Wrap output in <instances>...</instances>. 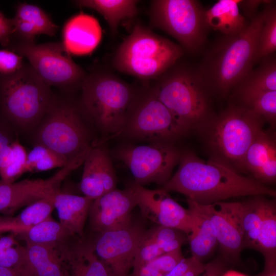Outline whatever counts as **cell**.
I'll list each match as a JSON object with an SVG mask.
<instances>
[{
    "label": "cell",
    "instance_id": "1",
    "mask_svg": "<svg viewBox=\"0 0 276 276\" xmlns=\"http://www.w3.org/2000/svg\"><path fill=\"white\" fill-rule=\"evenodd\" d=\"M175 174L163 186L203 205L247 196H275V190L255 179L239 174L218 162L200 159L191 152L181 153Z\"/></svg>",
    "mask_w": 276,
    "mask_h": 276
},
{
    "label": "cell",
    "instance_id": "2",
    "mask_svg": "<svg viewBox=\"0 0 276 276\" xmlns=\"http://www.w3.org/2000/svg\"><path fill=\"white\" fill-rule=\"evenodd\" d=\"M263 10L242 32L222 35L213 43L197 66L211 95L226 97L253 68Z\"/></svg>",
    "mask_w": 276,
    "mask_h": 276
},
{
    "label": "cell",
    "instance_id": "3",
    "mask_svg": "<svg viewBox=\"0 0 276 276\" xmlns=\"http://www.w3.org/2000/svg\"><path fill=\"white\" fill-rule=\"evenodd\" d=\"M156 79L155 95L189 130L214 117L211 94L197 67L178 61Z\"/></svg>",
    "mask_w": 276,
    "mask_h": 276
},
{
    "label": "cell",
    "instance_id": "4",
    "mask_svg": "<svg viewBox=\"0 0 276 276\" xmlns=\"http://www.w3.org/2000/svg\"><path fill=\"white\" fill-rule=\"evenodd\" d=\"M84 111L106 138L122 132L137 89L111 73L97 72L81 84Z\"/></svg>",
    "mask_w": 276,
    "mask_h": 276
},
{
    "label": "cell",
    "instance_id": "5",
    "mask_svg": "<svg viewBox=\"0 0 276 276\" xmlns=\"http://www.w3.org/2000/svg\"><path fill=\"white\" fill-rule=\"evenodd\" d=\"M182 48L137 24L121 43L113 58L120 72L142 79H156L181 58Z\"/></svg>",
    "mask_w": 276,
    "mask_h": 276
},
{
    "label": "cell",
    "instance_id": "6",
    "mask_svg": "<svg viewBox=\"0 0 276 276\" xmlns=\"http://www.w3.org/2000/svg\"><path fill=\"white\" fill-rule=\"evenodd\" d=\"M265 122L246 107L236 103L229 104L206 123L210 125L208 143L213 155L212 160L236 171L242 170L245 155Z\"/></svg>",
    "mask_w": 276,
    "mask_h": 276
},
{
    "label": "cell",
    "instance_id": "7",
    "mask_svg": "<svg viewBox=\"0 0 276 276\" xmlns=\"http://www.w3.org/2000/svg\"><path fill=\"white\" fill-rule=\"evenodd\" d=\"M48 86L31 66H25L9 75L1 76L0 105L13 124L29 129L39 124L52 97Z\"/></svg>",
    "mask_w": 276,
    "mask_h": 276
},
{
    "label": "cell",
    "instance_id": "8",
    "mask_svg": "<svg viewBox=\"0 0 276 276\" xmlns=\"http://www.w3.org/2000/svg\"><path fill=\"white\" fill-rule=\"evenodd\" d=\"M39 123L35 145L48 148L68 162L84 160L92 146L90 134L75 106L52 99Z\"/></svg>",
    "mask_w": 276,
    "mask_h": 276
},
{
    "label": "cell",
    "instance_id": "9",
    "mask_svg": "<svg viewBox=\"0 0 276 276\" xmlns=\"http://www.w3.org/2000/svg\"><path fill=\"white\" fill-rule=\"evenodd\" d=\"M205 9L196 0H154L151 3L152 26L175 38L188 53L201 51L206 43L209 30Z\"/></svg>",
    "mask_w": 276,
    "mask_h": 276
},
{
    "label": "cell",
    "instance_id": "10",
    "mask_svg": "<svg viewBox=\"0 0 276 276\" xmlns=\"http://www.w3.org/2000/svg\"><path fill=\"white\" fill-rule=\"evenodd\" d=\"M189 131L157 98L151 86L146 85L137 90L120 134L149 143H171Z\"/></svg>",
    "mask_w": 276,
    "mask_h": 276
},
{
    "label": "cell",
    "instance_id": "11",
    "mask_svg": "<svg viewBox=\"0 0 276 276\" xmlns=\"http://www.w3.org/2000/svg\"><path fill=\"white\" fill-rule=\"evenodd\" d=\"M13 51L29 61L31 67L49 86H68L81 84L86 75L71 58L62 42L36 44L20 43Z\"/></svg>",
    "mask_w": 276,
    "mask_h": 276
},
{
    "label": "cell",
    "instance_id": "12",
    "mask_svg": "<svg viewBox=\"0 0 276 276\" xmlns=\"http://www.w3.org/2000/svg\"><path fill=\"white\" fill-rule=\"evenodd\" d=\"M181 153L169 143L144 145H126L116 152V157L129 168L135 183L164 185L171 178Z\"/></svg>",
    "mask_w": 276,
    "mask_h": 276
},
{
    "label": "cell",
    "instance_id": "13",
    "mask_svg": "<svg viewBox=\"0 0 276 276\" xmlns=\"http://www.w3.org/2000/svg\"><path fill=\"white\" fill-rule=\"evenodd\" d=\"M145 230L131 223L119 229L98 233L92 241L98 258L110 276H128L137 246Z\"/></svg>",
    "mask_w": 276,
    "mask_h": 276
},
{
    "label": "cell",
    "instance_id": "14",
    "mask_svg": "<svg viewBox=\"0 0 276 276\" xmlns=\"http://www.w3.org/2000/svg\"><path fill=\"white\" fill-rule=\"evenodd\" d=\"M83 163L75 160L62 167L51 177L24 179L11 183L0 182V212L12 214L18 209L60 192L61 182Z\"/></svg>",
    "mask_w": 276,
    "mask_h": 276
},
{
    "label": "cell",
    "instance_id": "15",
    "mask_svg": "<svg viewBox=\"0 0 276 276\" xmlns=\"http://www.w3.org/2000/svg\"><path fill=\"white\" fill-rule=\"evenodd\" d=\"M201 206L212 223L224 260L237 263L244 249L241 201H219Z\"/></svg>",
    "mask_w": 276,
    "mask_h": 276
},
{
    "label": "cell",
    "instance_id": "16",
    "mask_svg": "<svg viewBox=\"0 0 276 276\" xmlns=\"http://www.w3.org/2000/svg\"><path fill=\"white\" fill-rule=\"evenodd\" d=\"M137 204L135 184L124 190L115 189L95 199L88 214L91 229L100 233L129 226Z\"/></svg>",
    "mask_w": 276,
    "mask_h": 276
},
{
    "label": "cell",
    "instance_id": "17",
    "mask_svg": "<svg viewBox=\"0 0 276 276\" xmlns=\"http://www.w3.org/2000/svg\"><path fill=\"white\" fill-rule=\"evenodd\" d=\"M137 204L142 215L158 225L178 229L187 236L191 229L189 210L175 201L166 190H150L135 183Z\"/></svg>",
    "mask_w": 276,
    "mask_h": 276
},
{
    "label": "cell",
    "instance_id": "18",
    "mask_svg": "<svg viewBox=\"0 0 276 276\" xmlns=\"http://www.w3.org/2000/svg\"><path fill=\"white\" fill-rule=\"evenodd\" d=\"M80 189L84 196L96 199L116 189V173L107 149L92 146L83 162Z\"/></svg>",
    "mask_w": 276,
    "mask_h": 276
},
{
    "label": "cell",
    "instance_id": "19",
    "mask_svg": "<svg viewBox=\"0 0 276 276\" xmlns=\"http://www.w3.org/2000/svg\"><path fill=\"white\" fill-rule=\"evenodd\" d=\"M69 242L26 244L25 256L17 270L22 276H67Z\"/></svg>",
    "mask_w": 276,
    "mask_h": 276
},
{
    "label": "cell",
    "instance_id": "20",
    "mask_svg": "<svg viewBox=\"0 0 276 276\" xmlns=\"http://www.w3.org/2000/svg\"><path fill=\"white\" fill-rule=\"evenodd\" d=\"M242 170L265 185L276 179V141L274 134L262 130L248 149L242 163Z\"/></svg>",
    "mask_w": 276,
    "mask_h": 276
},
{
    "label": "cell",
    "instance_id": "21",
    "mask_svg": "<svg viewBox=\"0 0 276 276\" xmlns=\"http://www.w3.org/2000/svg\"><path fill=\"white\" fill-rule=\"evenodd\" d=\"M62 36V43L70 54L86 55L93 52L100 43L102 30L96 18L79 13L66 22Z\"/></svg>",
    "mask_w": 276,
    "mask_h": 276
},
{
    "label": "cell",
    "instance_id": "22",
    "mask_svg": "<svg viewBox=\"0 0 276 276\" xmlns=\"http://www.w3.org/2000/svg\"><path fill=\"white\" fill-rule=\"evenodd\" d=\"M187 203L192 220L188 241L192 256L202 262L214 251L218 242L212 223L201 204L188 198Z\"/></svg>",
    "mask_w": 276,
    "mask_h": 276
},
{
    "label": "cell",
    "instance_id": "23",
    "mask_svg": "<svg viewBox=\"0 0 276 276\" xmlns=\"http://www.w3.org/2000/svg\"><path fill=\"white\" fill-rule=\"evenodd\" d=\"M95 199L60 192L55 196L54 206L59 222L74 237L84 239V227Z\"/></svg>",
    "mask_w": 276,
    "mask_h": 276
},
{
    "label": "cell",
    "instance_id": "24",
    "mask_svg": "<svg viewBox=\"0 0 276 276\" xmlns=\"http://www.w3.org/2000/svg\"><path fill=\"white\" fill-rule=\"evenodd\" d=\"M239 0H219L205 10V19L209 29L222 35H232L243 31L249 22L240 12Z\"/></svg>",
    "mask_w": 276,
    "mask_h": 276
},
{
    "label": "cell",
    "instance_id": "25",
    "mask_svg": "<svg viewBox=\"0 0 276 276\" xmlns=\"http://www.w3.org/2000/svg\"><path fill=\"white\" fill-rule=\"evenodd\" d=\"M67 276H110L95 254L92 241L78 238L71 245Z\"/></svg>",
    "mask_w": 276,
    "mask_h": 276
},
{
    "label": "cell",
    "instance_id": "26",
    "mask_svg": "<svg viewBox=\"0 0 276 276\" xmlns=\"http://www.w3.org/2000/svg\"><path fill=\"white\" fill-rule=\"evenodd\" d=\"M260 64L253 68L236 85L231 92L234 96L276 90V58L275 54L262 59Z\"/></svg>",
    "mask_w": 276,
    "mask_h": 276
},
{
    "label": "cell",
    "instance_id": "27",
    "mask_svg": "<svg viewBox=\"0 0 276 276\" xmlns=\"http://www.w3.org/2000/svg\"><path fill=\"white\" fill-rule=\"evenodd\" d=\"M75 2L79 7L93 9L103 16L112 35L117 32L122 20L137 14L139 1L135 0H79Z\"/></svg>",
    "mask_w": 276,
    "mask_h": 276
},
{
    "label": "cell",
    "instance_id": "28",
    "mask_svg": "<svg viewBox=\"0 0 276 276\" xmlns=\"http://www.w3.org/2000/svg\"><path fill=\"white\" fill-rule=\"evenodd\" d=\"M14 234L26 244H64L74 237L51 216L28 229Z\"/></svg>",
    "mask_w": 276,
    "mask_h": 276
},
{
    "label": "cell",
    "instance_id": "29",
    "mask_svg": "<svg viewBox=\"0 0 276 276\" xmlns=\"http://www.w3.org/2000/svg\"><path fill=\"white\" fill-rule=\"evenodd\" d=\"M266 200L263 196L260 195L241 202L244 249L256 250L257 238L264 215Z\"/></svg>",
    "mask_w": 276,
    "mask_h": 276
},
{
    "label": "cell",
    "instance_id": "30",
    "mask_svg": "<svg viewBox=\"0 0 276 276\" xmlns=\"http://www.w3.org/2000/svg\"><path fill=\"white\" fill-rule=\"evenodd\" d=\"M256 250L263 255L265 261L276 260V206L273 200H266Z\"/></svg>",
    "mask_w": 276,
    "mask_h": 276
},
{
    "label": "cell",
    "instance_id": "31",
    "mask_svg": "<svg viewBox=\"0 0 276 276\" xmlns=\"http://www.w3.org/2000/svg\"><path fill=\"white\" fill-rule=\"evenodd\" d=\"M55 195L41 199L27 206L18 216L9 219L12 232L16 233L28 229L51 217L55 209Z\"/></svg>",
    "mask_w": 276,
    "mask_h": 276
},
{
    "label": "cell",
    "instance_id": "32",
    "mask_svg": "<svg viewBox=\"0 0 276 276\" xmlns=\"http://www.w3.org/2000/svg\"><path fill=\"white\" fill-rule=\"evenodd\" d=\"M263 24L260 31L255 63L273 54L276 50V6L270 1L264 5Z\"/></svg>",
    "mask_w": 276,
    "mask_h": 276
},
{
    "label": "cell",
    "instance_id": "33",
    "mask_svg": "<svg viewBox=\"0 0 276 276\" xmlns=\"http://www.w3.org/2000/svg\"><path fill=\"white\" fill-rule=\"evenodd\" d=\"M236 104L250 110L265 122L274 125L276 120V90L263 91L235 96Z\"/></svg>",
    "mask_w": 276,
    "mask_h": 276
},
{
    "label": "cell",
    "instance_id": "34",
    "mask_svg": "<svg viewBox=\"0 0 276 276\" xmlns=\"http://www.w3.org/2000/svg\"><path fill=\"white\" fill-rule=\"evenodd\" d=\"M15 18L26 21L35 29L39 34L50 36L55 35L58 26L49 15L37 6L28 3H20L16 8Z\"/></svg>",
    "mask_w": 276,
    "mask_h": 276
},
{
    "label": "cell",
    "instance_id": "35",
    "mask_svg": "<svg viewBox=\"0 0 276 276\" xmlns=\"http://www.w3.org/2000/svg\"><path fill=\"white\" fill-rule=\"evenodd\" d=\"M143 238L156 245L164 254L181 248L188 241L187 235L183 232L162 225L145 231Z\"/></svg>",
    "mask_w": 276,
    "mask_h": 276
},
{
    "label": "cell",
    "instance_id": "36",
    "mask_svg": "<svg viewBox=\"0 0 276 276\" xmlns=\"http://www.w3.org/2000/svg\"><path fill=\"white\" fill-rule=\"evenodd\" d=\"M68 163L65 158L48 148L35 145L27 154L26 172L45 171L63 167Z\"/></svg>",
    "mask_w": 276,
    "mask_h": 276
},
{
    "label": "cell",
    "instance_id": "37",
    "mask_svg": "<svg viewBox=\"0 0 276 276\" xmlns=\"http://www.w3.org/2000/svg\"><path fill=\"white\" fill-rule=\"evenodd\" d=\"M182 259L179 250L165 253L143 266L133 269L128 276H165Z\"/></svg>",
    "mask_w": 276,
    "mask_h": 276
},
{
    "label": "cell",
    "instance_id": "38",
    "mask_svg": "<svg viewBox=\"0 0 276 276\" xmlns=\"http://www.w3.org/2000/svg\"><path fill=\"white\" fill-rule=\"evenodd\" d=\"M12 153L5 168L0 171L1 181L5 183L15 182L26 172L27 153L24 147L18 142L12 143Z\"/></svg>",
    "mask_w": 276,
    "mask_h": 276
},
{
    "label": "cell",
    "instance_id": "39",
    "mask_svg": "<svg viewBox=\"0 0 276 276\" xmlns=\"http://www.w3.org/2000/svg\"><path fill=\"white\" fill-rule=\"evenodd\" d=\"M14 235L0 236V266L18 269L25 256V246L20 245Z\"/></svg>",
    "mask_w": 276,
    "mask_h": 276
},
{
    "label": "cell",
    "instance_id": "40",
    "mask_svg": "<svg viewBox=\"0 0 276 276\" xmlns=\"http://www.w3.org/2000/svg\"><path fill=\"white\" fill-rule=\"evenodd\" d=\"M164 254L159 247L144 239L142 236L136 250L132 269L143 266Z\"/></svg>",
    "mask_w": 276,
    "mask_h": 276
},
{
    "label": "cell",
    "instance_id": "41",
    "mask_svg": "<svg viewBox=\"0 0 276 276\" xmlns=\"http://www.w3.org/2000/svg\"><path fill=\"white\" fill-rule=\"evenodd\" d=\"M205 264L191 256L183 258L165 276H198L205 269Z\"/></svg>",
    "mask_w": 276,
    "mask_h": 276
},
{
    "label": "cell",
    "instance_id": "42",
    "mask_svg": "<svg viewBox=\"0 0 276 276\" xmlns=\"http://www.w3.org/2000/svg\"><path fill=\"white\" fill-rule=\"evenodd\" d=\"M23 66L22 56L13 51L0 49V76L13 74Z\"/></svg>",
    "mask_w": 276,
    "mask_h": 276
},
{
    "label": "cell",
    "instance_id": "43",
    "mask_svg": "<svg viewBox=\"0 0 276 276\" xmlns=\"http://www.w3.org/2000/svg\"><path fill=\"white\" fill-rule=\"evenodd\" d=\"M270 1L267 0H239V8L241 9L243 16L250 21L256 16L259 7L266 4Z\"/></svg>",
    "mask_w": 276,
    "mask_h": 276
},
{
    "label": "cell",
    "instance_id": "44",
    "mask_svg": "<svg viewBox=\"0 0 276 276\" xmlns=\"http://www.w3.org/2000/svg\"><path fill=\"white\" fill-rule=\"evenodd\" d=\"M13 26L12 18H8L0 11V43L7 47L13 35Z\"/></svg>",
    "mask_w": 276,
    "mask_h": 276
},
{
    "label": "cell",
    "instance_id": "45",
    "mask_svg": "<svg viewBox=\"0 0 276 276\" xmlns=\"http://www.w3.org/2000/svg\"><path fill=\"white\" fill-rule=\"evenodd\" d=\"M225 270V260L218 258L205 264L204 271L198 276H221Z\"/></svg>",
    "mask_w": 276,
    "mask_h": 276
},
{
    "label": "cell",
    "instance_id": "46",
    "mask_svg": "<svg viewBox=\"0 0 276 276\" xmlns=\"http://www.w3.org/2000/svg\"><path fill=\"white\" fill-rule=\"evenodd\" d=\"M13 141L14 140L8 128L3 124L0 123V154L5 147L12 143Z\"/></svg>",
    "mask_w": 276,
    "mask_h": 276
},
{
    "label": "cell",
    "instance_id": "47",
    "mask_svg": "<svg viewBox=\"0 0 276 276\" xmlns=\"http://www.w3.org/2000/svg\"><path fill=\"white\" fill-rule=\"evenodd\" d=\"M256 276H276V260L265 261L264 269Z\"/></svg>",
    "mask_w": 276,
    "mask_h": 276
},
{
    "label": "cell",
    "instance_id": "48",
    "mask_svg": "<svg viewBox=\"0 0 276 276\" xmlns=\"http://www.w3.org/2000/svg\"><path fill=\"white\" fill-rule=\"evenodd\" d=\"M0 276H22L16 269L0 266Z\"/></svg>",
    "mask_w": 276,
    "mask_h": 276
},
{
    "label": "cell",
    "instance_id": "49",
    "mask_svg": "<svg viewBox=\"0 0 276 276\" xmlns=\"http://www.w3.org/2000/svg\"><path fill=\"white\" fill-rule=\"evenodd\" d=\"M12 227L8 220H0V234L6 231L12 232Z\"/></svg>",
    "mask_w": 276,
    "mask_h": 276
},
{
    "label": "cell",
    "instance_id": "50",
    "mask_svg": "<svg viewBox=\"0 0 276 276\" xmlns=\"http://www.w3.org/2000/svg\"><path fill=\"white\" fill-rule=\"evenodd\" d=\"M221 276H247V275L236 271L228 270L226 272H224Z\"/></svg>",
    "mask_w": 276,
    "mask_h": 276
}]
</instances>
